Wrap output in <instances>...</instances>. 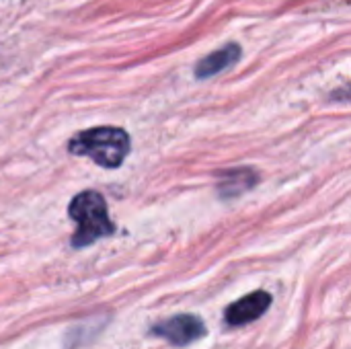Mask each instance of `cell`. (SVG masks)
Here are the masks:
<instances>
[{
  "mask_svg": "<svg viewBox=\"0 0 351 349\" xmlns=\"http://www.w3.org/2000/svg\"><path fill=\"white\" fill-rule=\"evenodd\" d=\"M70 218L78 224L76 234L72 237L70 245L76 249L88 247L103 237H109L115 228L107 216V202L99 191H82L78 193L68 206Z\"/></svg>",
  "mask_w": 351,
  "mask_h": 349,
  "instance_id": "obj_2",
  "label": "cell"
},
{
  "mask_svg": "<svg viewBox=\"0 0 351 349\" xmlns=\"http://www.w3.org/2000/svg\"><path fill=\"white\" fill-rule=\"evenodd\" d=\"M150 333L154 337L169 341L175 348H185V346L202 339L206 335V327H204V321L193 315H177L173 319L156 323L150 329Z\"/></svg>",
  "mask_w": 351,
  "mask_h": 349,
  "instance_id": "obj_3",
  "label": "cell"
},
{
  "mask_svg": "<svg viewBox=\"0 0 351 349\" xmlns=\"http://www.w3.org/2000/svg\"><path fill=\"white\" fill-rule=\"evenodd\" d=\"M230 179H224L218 189L222 191V195H239L243 191H247L249 187L255 185L257 175L251 169H239V171H230L228 173Z\"/></svg>",
  "mask_w": 351,
  "mask_h": 349,
  "instance_id": "obj_6",
  "label": "cell"
},
{
  "mask_svg": "<svg viewBox=\"0 0 351 349\" xmlns=\"http://www.w3.org/2000/svg\"><path fill=\"white\" fill-rule=\"evenodd\" d=\"M269 306H271V296L263 290H257V292L247 294L241 300L232 302L226 309V323L232 327L247 325L251 321H257Z\"/></svg>",
  "mask_w": 351,
  "mask_h": 349,
  "instance_id": "obj_4",
  "label": "cell"
},
{
  "mask_svg": "<svg viewBox=\"0 0 351 349\" xmlns=\"http://www.w3.org/2000/svg\"><path fill=\"white\" fill-rule=\"evenodd\" d=\"M241 45L239 43H226L224 47L212 51L210 56L202 58L197 64H195V78L197 80H206V78H212L224 70H228L230 66H234L239 60H241Z\"/></svg>",
  "mask_w": 351,
  "mask_h": 349,
  "instance_id": "obj_5",
  "label": "cell"
},
{
  "mask_svg": "<svg viewBox=\"0 0 351 349\" xmlns=\"http://www.w3.org/2000/svg\"><path fill=\"white\" fill-rule=\"evenodd\" d=\"M70 154L88 156L99 167L117 169L130 152V136L121 128L101 125L80 132L68 142Z\"/></svg>",
  "mask_w": 351,
  "mask_h": 349,
  "instance_id": "obj_1",
  "label": "cell"
}]
</instances>
